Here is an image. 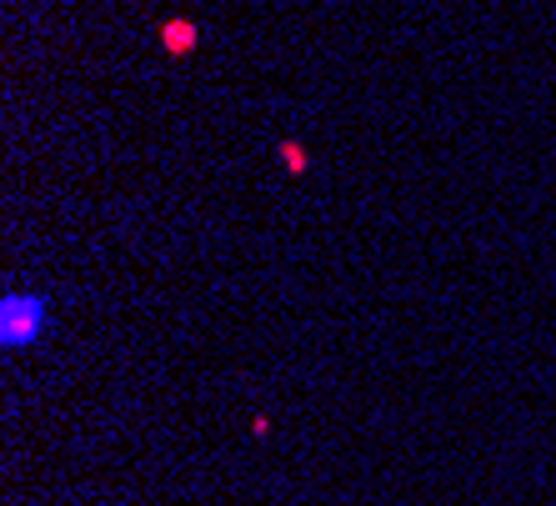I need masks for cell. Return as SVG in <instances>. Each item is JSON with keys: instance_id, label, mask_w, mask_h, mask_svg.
I'll list each match as a JSON object with an SVG mask.
<instances>
[{"instance_id": "cell-1", "label": "cell", "mask_w": 556, "mask_h": 506, "mask_svg": "<svg viewBox=\"0 0 556 506\" xmlns=\"http://www.w3.org/2000/svg\"><path fill=\"white\" fill-rule=\"evenodd\" d=\"M46 321H51V306L46 296H26V291H11L0 301V346L6 351H26L46 336Z\"/></svg>"}, {"instance_id": "cell-2", "label": "cell", "mask_w": 556, "mask_h": 506, "mask_svg": "<svg viewBox=\"0 0 556 506\" xmlns=\"http://www.w3.org/2000/svg\"><path fill=\"white\" fill-rule=\"evenodd\" d=\"M196 41H201V31H196L186 16H171V21L161 26V46H166V56H176V61H181V56H191V51H196Z\"/></svg>"}, {"instance_id": "cell-3", "label": "cell", "mask_w": 556, "mask_h": 506, "mask_svg": "<svg viewBox=\"0 0 556 506\" xmlns=\"http://www.w3.org/2000/svg\"><path fill=\"white\" fill-rule=\"evenodd\" d=\"M276 156L286 161V171H291V176H306V171H311V156H306V146H296V141H281V146H276Z\"/></svg>"}]
</instances>
